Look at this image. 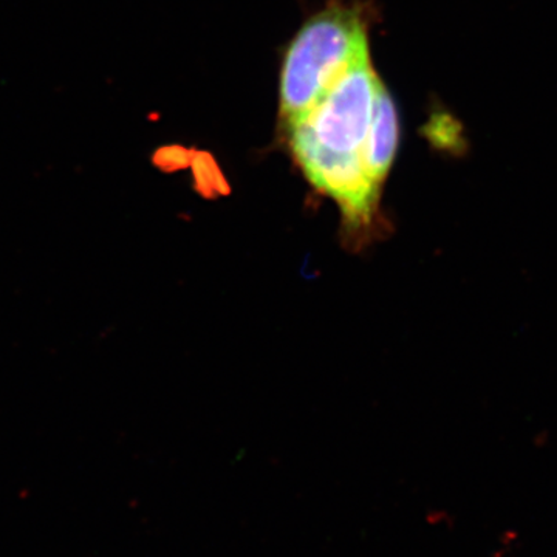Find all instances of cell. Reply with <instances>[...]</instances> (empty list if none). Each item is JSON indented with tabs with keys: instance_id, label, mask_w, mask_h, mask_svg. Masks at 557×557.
I'll use <instances>...</instances> for the list:
<instances>
[{
	"instance_id": "cell-1",
	"label": "cell",
	"mask_w": 557,
	"mask_h": 557,
	"mask_svg": "<svg viewBox=\"0 0 557 557\" xmlns=\"http://www.w3.org/2000/svg\"><path fill=\"white\" fill-rule=\"evenodd\" d=\"M368 54L358 11L332 7L311 17L289 44L282 69L281 110L288 126L306 120L336 81Z\"/></svg>"
},
{
	"instance_id": "cell-2",
	"label": "cell",
	"mask_w": 557,
	"mask_h": 557,
	"mask_svg": "<svg viewBox=\"0 0 557 557\" xmlns=\"http://www.w3.org/2000/svg\"><path fill=\"white\" fill-rule=\"evenodd\" d=\"M380 84L368 54L336 81L306 120L293 126H302L330 152L359 156L368 138Z\"/></svg>"
},
{
	"instance_id": "cell-3",
	"label": "cell",
	"mask_w": 557,
	"mask_h": 557,
	"mask_svg": "<svg viewBox=\"0 0 557 557\" xmlns=\"http://www.w3.org/2000/svg\"><path fill=\"white\" fill-rule=\"evenodd\" d=\"M289 145L311 185L338 201L350 225L369 223L379 199V185L362 166L361 157L330 152L302 126H289Z\"/></svg>"
},
{
	"instance_id": "cell-4",
	"label": "cell",
	"mask_w": 557,
	"mask_h": 557,
	"mask_svg": "<svg viewBox=\"0 0 557 557\" xmlns=\"http://www.w3.org/2000/svg\"><path fill=\"white\" fill-rule=\"evenodd\" d=\"M398 148V115L391 94L380 84L368 138L362 146V166L375 185L386 178Z\"/></svg>"
},
{
	"instance_id": "cell-5",
	"label": "cell",
	"mask_w": 557,
	"mask_h": 557,
	"mask_svg": "<svg viewBox=\"0 0 557 557\" xmlns=\"http://www.w3.org/2000/svg\"><path fill=\"white\" fill-rule=\"evenodd\" d=\"M194 185L197 193L203 199H218V197L228 196L231 193L228 180L220 171L218 161L208 152L194 150L193 163Z\"/></svg>"
},
{
	"instance_id": "cell-6",
	"label": "cell",
	"mask_w": 557,
	"mask_h": 557,
	"mask_svg": "<svg viewBox=\"0 0 557 557\" xmlns=\"http://www.w3.org/2000/svg\"><path fill=\"white\" fill-rule=\"evenodd\" d=\"M194 150L183 148V146H163L157 149L152 157V163L159 168L160 171L177 172L186 170L193 163Z\"/></svg>"
},
{
	"instance_id": "cell-7",
	"label": "cell",
	"mask_w": 557,
	"mask_h": 557,
	"mask_svg": "<svg viewBox=\"0 0 557 557\" xmlns=\"http://www.w3.org/2000/svg\"><path fill=\"white\" fill-rule=\"evenodd\" d=\"M453 131L454 124H446L445 121L435 119L429 124L426 135L438 148L448 149L450 146L456 145L457 141L456 134Z\"/></svg>"
}]
</instances>
